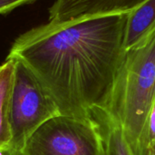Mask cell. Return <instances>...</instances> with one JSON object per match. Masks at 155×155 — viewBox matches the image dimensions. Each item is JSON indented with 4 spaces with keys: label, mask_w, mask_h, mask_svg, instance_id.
<instances>
[{
    "label": "cell",
    "mask_w": 155,
    "mask_h": 155,
    "mask_svg": "<svg viewBox=\"0 0 155 155\" xmlns=\"http://www.w3.org/2000/svg\"><path fill=\"white\" fill-rule=\"evenodd\" d=\"M127 14H111L36 26L19 35L9 57L22 61L60 114L89 118L103 106L124 53Z\"/></svg>",
    "instance_id": "cell-1"
},
{
    "label": "cell",
    "mask_w": 155,
    "mask_h": 155,
    "mask_svg": "<svg viewBox=\"0 0 155 155\" xmlns=\"http://www.w3.org/2000/svg\"><path fill=\"white\" fill-rule=\"evenodd\" d=\"M155 101V25L124 50L104 106L134 152Z\"/></svg>",
    "instance_id": "cell-2"
},
{
    "label": "cell",
    "mask_w": 155,
    "mask_h": 155,
    "mask_svg": "<svg viewBox=\"0 0 155 155\" xmlns=\"http://www.w3.org/2000/svg\"><path fill=\"white\" fill-rule=\"evenodd\" d=\"M12 58L15 59V69L8 104L11 140L7 148L14 153H23L34 132L60 113L32 71L19 59Z\"/></svg>",
    "instance_id": "cell-3"
},
{
    "label": "cell",
    "mask_w": 155,
    "mask_h": 155,
    "mask_svg": "<svg viewBox=\"0 0 155 155\" xmlns=\"http://www.w3.org/2000/svg\"><path fill=\"white\" fill-rule=\"evenodd\" d=\"M96 127L90 118L58 114L27 140L23 155H99Z\"/></svg>",
    "instance_id": "cell-4"
},
{
    "label": "cell",
    "mask_w": 155,
    "mask_h": 155,
    "mask_svg": "<svg viewBox=\"0 0 155 155\" xmlns=\"http://www.w3.org/2000/svg\"><path fill=\"white\" fill-rule=\"evenodd\" d=\"M147 0H55L49 9V22L111 14H128Z\"/></svg>",
    "instance_id": "cell-5"
},
{
    "label": "cell",
    "mask_w": 155,
    "mask_h": 155,
    "mask_svg": "<svg viewBox=\"0 0 155 155\" xmlns=\"http://www.w3.org/2000/svg\"><path fill=\"white\" fill-rule=\"evenodd\" d=\"M100 143L99 155H134L122 125L104 106L94 107L89 113Z\"/></svg>",
    "instance_id": "cell-6"
},
{
    "label": "cell",
    "mask_w": 155,
    "mask_h": 155,
    "mask_svg": "<svg viewBox=\"0 0 155 155\" xmlns=\"http://www.w3.org/2000/svg\"><path fill=\"white\" fill-rule=\"evenodd\" d=\"M155 25V0H147L127 14L124 47V50L135 44L148 30Z\"/></svg>",
    "instance_id": "cell-7"
},
{
    "label": "cell",
    "mask_w": 155,
    "mask_h": 155,
    "mask_svg": "<svg viewBox=\"0 0 155 155\" xmlns=\"http://www.w3.org/2000/svg\"><path fill=\"white\" fill-rule=\"evenodd\" d=\"M15 59L6 57L0 65V150L7 148L11 140L8 121V104L13 83Z\"/></svg>",
    "instance_id": "cell-8"
},
{
    "label": "cell",
    "mask_w": 155,
    "mask_h": 155,
    "mask_svg": "<svg viewBox=\"0 0 155 155\" xmlns=\"http://www.w3.org/2000/svg\"><path fill=\"white\" fill-rule=\"evenodd\" d=\"M155 147V101L146 117L136 145L134 149V155H151Z\"/></svg>",
    "instance_id": "cell-9"
},
{
    "label": "cell",
    "mask_w": 155,
    "mask_h": 155,
    "mask_svg": "<svg viewBox=\"0 0 155 155\" xmlns=\"http://www.w3.org/2000/svg\"><path fill=\"white\" fill-rule=\"evenodd\" d=\"M35 1V0H0V15L9 13L22 5L29 4Z\"/></svg>",
    "instance_id": "cell-10"
},
{
    "label": "cell",
    "mask_w": 155,
    "mask_h": 155,
    "mask_svg": "<svg viewBox=\"0 0 155 155\" xmlns=\"http://www.w3.org/2000/svg\"><path fill=\"white\" fill-rule=\"evenodd\" d=\"M151 155H155V147L153 149V151H152V153H151Z\"/></svg>",
    "instance_id": "cell-11"
}]
</instances>
